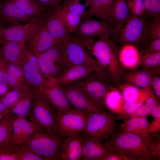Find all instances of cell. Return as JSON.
<instances>
[{"instance_id": "f1b7e54d", "label": "cell", "mask_w": 160, "mask_h": 160, "mask_svg": "<svg viewBox=\"0 0 160 160\" xmlns=\"http://www.w3.org/2000/svg\"><path fill=\"white\" fill-rule=\"evenodd\" d=\"M35 90L29 85L16 104L10 110L16 117L28 116L31 108Z\"/></svg>"}, {"instance_id": "4fadbf2b", "label": "cell", "mask_w": 160, "mask_h": 160, "mask_svg": "<svg viewBox=\"0 0 160 160\" xmlns=\"http://www.w3.org/2000/svg\"><path fill=\"white\" fill-rule=\"evenodd\" d=\"M147 17L145 15L142 17L131 16L125 25L119 31L118 35L119 42L123 44L135 45L144 41V34Z\"/></svg>"}, {"instance_id": "9f6ffc18", "label": "cell", "mask_w": 160, "mask_h": 160, "mask_svg": "<svg viewBox=\"0 0 160 160\" xmlns=\"http://www.w3.org/2000/svg\"><path fill=\"white\" fill-rule=\"evenodd\" d=\"M2 56V51H1V44H0V58Z\"/></svg>"}, {"instance_id": "30bf717a", "label": "cell", "mask_w": 160, "mask_h": 160, "mask_svg": "<svg viewBox=\"0 0 160 160\" xmlns=\"http://www.w3.org/2000/svg\"><path fill=\"white\" fill-rule=\"evenodd\" d=\"M47 17H34L25 24L4 28L1 33L0 43L3 41H9L22 42L26 44L44 25Z\"/></svg>"}, {"instance_id": "7a4b0ae2", "label": "cell", "mask_w": 160, "mask_h": 160, "mask_svg": "<svg viewBox=\"0 0 160 160\" xmlns=\"http://www.w3.org/2000/svg\"><path fill=\"white\" fill-rule=\"evenodd\" d=\"M85 48L108 73L114 86L117 87L122 81L126 70L118 58V51L109 36L92 39Z\"/></svg>"}, {"instance_id": "db71d44e", "label": "cell", "mask_w": 160, "mask_h": 160, "mask_svg": "<svg viewBox=\"0 0 160 160\" xmlns=\"http://www.w3.org/2000/svg\"><path fill=\"white\" fill-rule=\"evenodd\" d=\"M4 28L2 22L1 18L0 17V39L1 32L3 28Z\"/></svg>"}, {"instance_id": "91938a15", "label": "cell", "mask_w": 160, "mask_h": 160, "mask_svg": "<svg viewBox=\"0 0 160 160\" xmlns=\"http://www.w3.org/2000/svg\"></svg>"}, {"instance_id": "277c9868", "label": "cell", "mask_w": 160, "mask_h": 160, "mask_svg": "<svg viewBox=\"0 0 160 160\" xmlns=\"http://www.w3.org/2000/svg\"><path fill=\"white\" fill-rule=\"evenodd\" d=\"M74 83L84 90L101 111H106L105 96L108 90L115 86L104 69L94 71Z\"/></svg>"}, {"instance_id": "f546056e", "label": "cell", "mask_w": 160, "mask_h": 160, "mask_svg": "<svg viewBox=\"0 0 160 160\" xmlns=\"http://www.w3.org/2000/svg\"><path fill=\"white\" fill-rule=\"evenodd\" d=\"M140 53L138 68L144 69L153 74L160 75V52H149L143 50Z\"/></svg>"}, {"instance_id": "44dd1931", "label": "cell", "mask_w": 160, "mask_h": 160, "mask_svg": "<svg viewBox=\"0 0 160 160\" xmlns=\"http://www.w3.org/2000/svg\"><path fill=\"white\" fill-rule=\"evenodd\" d=\"M1 44L3 57L9 63L22 67L26 58L25 44L21 42L3 41Z\"/></svg>"}, {"instance_id": "4dcf8cb0", "label": "cell", "mask_w": 160, "mask_h": 160, "mask_svg": "<svg viewBox=\"0 0 160 160\" xmlns=\"http://www.w3.org/2000/svg\"><path fill=\"white\" fill-rule=\"evenodd\" d=\"M146 117H140L128 120L122 126L121 131L133 132L144 136L150 127Z\"/></svg>"}, {"instance_id": "f907efd6", "label": "cell", "mask_w": 160, "mask_h": 160, "mask_svg": "<svg viewBox=\"0 0 160 160\" xmlns=\"http://www.w3.org/2000/svg\"><path fill=\"white\" fill-rule=\"evenodd\" d=\"M152 116L156 120L160 119V106L158 105L152 110L151 112Z\"/></svg>"}, {"instance_id": "e575fe53", "label": "cell", "mask_w": 160, "mask_h": 160, "mask_svg": "<svg viewBox=\"0 0 160 160\" xmlns=\"http://www.w3.org/2000/svg\"><path fill=\"white\" fill-rule=\"evenodd\" d=\"M124 102L121 92L115 86L108 90L105 98V107L111 111L121 110Z\"/></svg>"}, {"instance_id": "ee69618b", "label": "cell", "mask_w": 160, "mask_h": 160, "mask_svg": "<svg viewBox=\"0 0 160 160\" xmlns=\"http://www.w3.org/2000/svg\"><path fill=\"white\" fill-rule=\"evenodd\" d=\"M44 10L49 14L58 8L62 0H34Z\"/></svg>"}, {"instance_id": "603a6c76", "label": "cell", "mask_w": 160, "mask_h": 160, "mask_svg": "<svg viewBox=\"0 0 160 160\" xmlns=\"http://www.w3.org/2000/svg\"><path fill=\"white\" fill-rule=\"evenodd\" d=\"M124 102L136 103L143 102L153 92L151 87L141 88L127 83H121L117 86Z\"/></svg>"}, {"instance_id": "83f0119b", "label": "cell", "mask_w": 160, "mask_h": 160, "mask_svg": "<svg viewBox=\"0 0 160 160\" xmlns=\"http://www.w3.org/2000/svg\"><path fill=\"white\" fill-rule=\"evenodd\" d=\"M111 6L110 0H91V3L83 16L97 17L102 21L111 23Z\"/></svg>"}, {"instance_id": "3957f363", "label": "cell", "mask_w": 160, "mask_h": 160, "mask_svg": "<svg viewBox=\"0 0 160 160\" xmlns=\"http://www.w3.org/2000/svg\"><path fill=\"white\" fill-rule=\"evenodd\" d=\"M63 138L55 132L38 128L22 145L44 160H59Z\"/></svg>"}, {"instance_id": "7bdbcfd3", "label": "cell", "mask_w": 160, "mask_h": 160, "mask_svg": "<svg viewBox=\"0 0 160 160\" xmlns=\"http://www.w3.org/2000/svg\"><path fill=\"white\" fill-rule=\"evenodd\" d=\"M17 153L18 160H44L23 145L18 146Z\"/></svg>"}, {"instance_id": "74e56055", "label": "cell", "mask_w": 160, "mask_h": 160, "mask_svg": "<svg viewBox=\"0 0 160 160\" xmlns=\"http://www.w3.org/2000/svg\"><path fill=\"white\" fill-rule=\"evenodd\" d=\"M91 0H66L62 6L69 11L83 16Z\"/></svg>"}, {"instance_id": "9c48e42d", "label": "cell", "mask_w": 160, "mask_h": 160, "mask_svg": "<svg viewBox=\"0 0 160 160\" xmlns=\"http://www.w3.org/2000/svg\"><path fill=\"white\" fill-rule=\"evenodd\" d=\"M119 30L113 24L99 21L93 17L83 16L73 36L83 41L117 35Z\"/></svg>"}, {"instance_id": "7dc6e473", "label": "cell", "mask_w": 160, "mask_h": 160, "mask_svg": "<svg viewBox=\"0 0 160 160\" xmlns=\"http://www.w3.org/2000/svg\"><path fill=\"white\" fill-rule=\"evenodd\" d=\"M143 50L149 52H160V38L152 40L146 44Z\"/></svg>"}, {"instance_id": "60d3db41", "label": "cell", "mask_w": 160, "mask_h": 160, "mask_svg": "<svg viewBox=\"0 0 160 160\" xmlns=\"http://www.w3.org/2000/svg\"><path fill=\"white\" fill-rule=\"evenodd\" d=\"M18 146L12 143L0 146V160H18Z\"/></svg>"}, {"instance_id": "1f68e13d", "label": "cell", "mask_w": 160, "mask_h": 160, "mask_svg": "<svg viewBox=\"0 0 160 160\" xmlns=\"http://www.w3.org/2000/svg\"><path fill=\"white\" fill-rule=\"evenodd\" d=\"M7 77V84L10 89L27 83L22 67L17 65L9 63Z\"/></svg>"}, {"instance_id": "7402d4cb", "label": "cell", "mask_w": 160, "mask_h": 160, "mask_svg": "<svg viewBox=\"0 0 160 160\" xmlns=\"http://www.w3.org/2000/svg\"><path fill=\"white\" fill-rule=\"evenodd\" d=\"M84 136L81 160H104L109 152L103 141Z\"/></svg>"}, {"instance_id": "ffe728a7", "label": "cell", "mask_w": 160, "mask_h": 160, "mask_svg": "<svg viewBox=\"0 0 160 160\" xmlns=\"http://www.w3.org/2000/svg\"><path fill=\"white\" fill-rule=\"evenodd\" d=\"M44 25L26 44V49L35 54L43 52L57 44Z\"/></svg>"}, {"instance_id": "680465c9", "label": "cell", "mask_w": 160, "mask_h": 160, "mask_svg": "<svg viewBox=\"0 0 160 160\" xmlns=\"http://www.w3.org/2000/svg\"><path fill=\"white\" fill-rule=\"evenodd\" d=\"M2 0H0V4L1 3Z\"/></svg>"}, {"instance_id": "f5cc1de1", "label": "cell", "mask_w": 160, "mask_h": 160, "mask_svg": "<svg viewBox=\"0 0 160 160\" xmlns=\"http://www.w3.org/2000/svg\"><path fill=\"white\" fill-rule=\"evenodd\" d=\"M0 113L6 116L10 113V110L6 107L1 102H0Z\"/></svg>"}, {"instance_id": "5b68a950", "label": "cell", "mask_w": 160, "mask_h": 160, "mask_svg": "<svg viewBox=\"0 0 160 160\" xmlns=\"http://www.w3.org/2000/svg\"><path fill=\"white\" fill-rule=\"evenodd\" d=\"M35 54L42 74L51 82L71 65L61 43H57L43 52Z\"/></svg>"}, {"instance_id": "52a82bcc", "label": "cell", "mask_w": 160, "mask_h": 160, "mask_svg": "<svg viewBox=\"0 0 160 160\" xmlns=\"http://www.w3.org/2000/svg\"><path fill=\"white\" fill-rule=\"evenodd\" d=\"M89 114L73 108L65 112L57 111L55 131L62 138L82 133Z\"/></svg>"}, {"instance_id": "7c38bea8", "label": "cell", "mask_w": 160, "mask_h": 160, "mask_svg": "<svg viewBox=\"0 0 160 160\" xmlns=\"http://www.w3.org/2000/svg\"><path fill=\"white\" fill-rule=\"evenodd\" d=\"M74 109L89 114L101 111L84 90L75 83L60 87Z\"/></svg>"}, {"instance_id": "bcb514c9", "label": "cell", "mask_w": 160, "mask_h": 160, "mask_svg": "<svg viewBox=\"0 0 160 160\" xmlns=\"http://www.w3.org/2000/svg\"><path fill=\"white\" fill-rule=\"evenodd\" d=\"M143 102L133 103L124 101L122 105L121 110L124 111L128 114L135 113Z\"/></svg>"}, {"instance_id": "e0dca14e", "label": "cell", "mask_w": 160, "mask_h": 160, "mask_svg": "<svg viewBox=\"0 0 160 160\" xmlns=\"http://www.w3.org/2000/svg\"><path fill=\"white\" fill-rule=\"evenodd\" d=\"M84 138L82 133L63 138L60 147V160H81Z\"/></svg>"}, {"instance_id": "d6a6232c", "label": "cell", "mask_w": 160, "mask_h": 160, "mask_svg": "<svg viewBox=\"0 0 160 160\" xmlns=\"http://www.w3.org/2000/svg\"><path fill=\"white\" fill-rule=\"evenodd\" d=\"M56 10L63 20L68 33H73L79 25L83 16L71 12L62 6H60Z\"/></svg>"}, {"instance_id": "f6af8a7d", "label": "cell", "mask_w": 160, "mask_h": 160, "mask_svg": "<svg viewBox=\"0 0 160 160\" xmlns=\"http://www.w3.org/2000/svg\"><path fill=\"white\" fill-rule=\"evenodd\" d=\"M9 63V62L3 56L0 58V82L7 84Z\"/></svg>"}, {"instance_id": "681fc988", "label": "cell", "mask_w": 160, "mask_h": 160, "mask_svg": "<svg viewBox=\"0 0 160 160\" xmlns=\"http://www.w3.org/2000/svg\"><path fill=\"white\" fill-rule=\"evenodd\" d=\"M127 160L124 156L109 153L106 156L104 160Z\"/></svg>"}, {"instance_id": "8992f818", "label": "cell", "mask_w": 160, "mask_h": 160, "mask_svg": "<svg viewBox=\"0 0 160 160\" xmlns=\"http://www.w3.org/2000/svg\"><path fill=\"white\" fill-rule=\"evenodd\" d=\"M116 120L112 112L100 111L91 113L82 133L85 136L100 140H106L115 133Z\"/></svg>"}, {"instance_id": "5bb4252c", "label": "cell", "mask_w": 160, "mask_h": 160, "mask_svg": "<svg viewBox=\"0 0 160 160\" xmlns=\"http://www.w3.org/2000/svg\"><path fill=\"white\" fill-rule=\"evenodd\" d=\"M61 43L71 65L98 63L88 53L81 41L70 34Z\"/></svg>"}, {"instance_id": "f35d334b", "label": "cell", "mask_w": 160, "mask_h": 160, "mask_svg": "<svg viewBox=\"0 0 160 160\" xmlns=\"http://www.w3.org/2000/svg\"><path fill=\"white\" fill-rule=\"evenodd\" d=\"M28 15L36 17L39 16L47 17L50 14L39 6H33L20 2L17 0H11Z\"/></svg>"}, {"instance_id": "836d02e7", "label": "cell", "mask_w": 160, "mask_h": 160, "mask_svg": "<svg viewBox=\"0 0 160 160\" xmlns=\"http://www.w3.org/2000/svg\"><path fill=\"white\" fill-rule=\"evenodd\" d=\"M16 118L10 112L0 121V146L12 143L13 125Z\"/></svg>"}, {"instance_id": "b9f144b4", "label": "cell", "mask_w": 160, "mask_h": 160, "mask_svg": "<svg viewBox=\"0 0 160 160\" xmlns=\"http://www.w3.org/2000/svg\"><path fill=\"white\" fill-rule=\"evenodd\" d=\"M145 15L151 18L160 17V0H144Z\"/></svg>"}, {"instance_id": "816d5d0a", "label": "cell", "mask_w": 160, "mask_h": 160, "mask_svg": "<svg viewBox=\"0 0 160 160\" xmlns=\"http://www.w3.org/2000/svg\"><path fill=\"white\" fill-rule=\"evenodd\" d=\"M9 89L7 84L0 82V97H1L4 95Z\"/></svg>"}, {"instance_id": "ba28073f", "label": "cell", "mask_w": 160, "mask_h": 160, "mask_svg": "<svg viewBox=\"0 0 160 160\" xmlns=\"http://www.w3.org/2000/svg\"><path fill=\"white\" fill-rule=\"evenodd\" d=\"M57 112L40 92L35 91L28 116L37 128L55 132L54 122Z\"/></svg>"}, {"instance_id": "d4e9b609", "label": "cell", "mask_w": 160, "mask_h": 160, "mask_svg": "<svg viewBox=\"0 0 160 160\" xmlns=\"http://www.w3.org/2000/svg\"><path fill=\"white\" fill-rule=\"evenodd\" d=\"M140 56V52L137 47L131 44H123L118 52L119 61L125 70L138 68Z\"/></svg>"}, {"instance_id": "8fae6325", "label": "cell", "mask_w": 160, "mask_h": 160, "mask_svg": "<svg viewBox=\"0 0 160 160\" xmlns=\"http://www.w3.org/2000/svg\"><path fill=\"white\" fill-rule=\"evenodd\" d=\"M26 55V58L22 67L26 83L38 91L51 85V81L41 71L36 55L27 49Z\"/></svg>"}, {"instance_id": "d6986e66", "label": "cell", "mask_w": 160, "mask_h": 160, "mask_svg": "<svg viewBox=\"0 0 160 160\" xmlns=\"http://www.w3.org/2000/svg\"><path fill=\"white\" fill-rule=\"evenodd\" d=\"M37 129L36 125L26 117H17L13 125L12 142L20 146L23 145Z\"/></svg>"}, {"instance_id": "2e32d148", "label": "cell", "mask_w": 160, "mask_h": 160, "mask_svg": "<svg viewBox=\"0 0 160 160\" xmlns=\"http://www.w3.org/2000/svg\"><path fill=\"white\" fill-rule=\"evenodd\" d=\"M0 17L4 27L27 23L34 17L28 15L11 0H2Z\"/></svg>"}, {"instance_id": "11a10c76", "label": "cell", "mask_w": 160, "mask_h": 160, "mask_svg": "<svg viewBox=\"0 0 160 160\" xmlns=\"http://www.w3.org/2000/svg\"><path fill=\"white\" fill-rule=\"evenodd\" d=\"M5 116L4 114L0 113V121H1Z\"/></svg>"}, {"instance_id": "cb8c5ba5", "label": "cell", "mask_w": 160, "mask_h": 160, "mask_svg": "<svg viewBox=\"0 0 160 160\" xmlns=\"http://www.w3.org/2000/svg\"><path fill=\"white\" fill-rule=\"evenodd\" d=\"M127 70L125 71L123 77L122 81L124 80V83L141 88L151 87L153 76L155 75L140 68Z\"/></svg>"}, {"instance_id": "c3c4849f", "label": "cell", "mask_w": 160, "mask_h": 160, "mask_svg": "<svg viewBox=\"0 0 160 160\" xmlns=\"http://www.w3.org/2000/svg\"><path fill=\"white\" fill-rule=\"evenodd\" d=\"M160 75H155L153 76L151 88L158 99L160 97Z\"/></svg>"}, {"instance_id": "ab89813d", "label": "cell", "mask_w": 160, "mask_h": 160, "mask_svg": "<svg viewBox=\"0 0 160 160\" xmlns=\"http://www.w3.org/2000/svg\"><path fill=\"white\" fill-rule=\"evenodd\" d=\"M157 98L154 94L152 93L143 102L142 105L135 112L137 115L140 117H145L150 113L152 109L159 105Z\"/></svg>"}, {"instance_id": "8d00e7d4", "label": "cell", "mask_w": 160, "mask_h": 160, "mask_svg": "<svg viewBox=\"0 0 160 160\" xmlns=\"http://www.w3.org/2000/svg\"><path fill=\"white\" fill-rule=\"evenodd\" d=\"M146 21L144 34V41L147 44L149 41L160 38V16Z\"/></svg>"}, {"instance_id": "9a60e30c", "label": "cell", "mask_w": 160, "mask_h": 160, "mask_svg": "<svg viewBox=\"0 0 160 160\" xmlns=\"http://www.w3.org/2000/svg\"><path fill=\"white\" fill-rule=\"evenodd\" d=\"M102 68L98 63L71 65L53 80L52 85L61 87L74 83L91 72Z\"/></svg>"}, {"instance_id": "484cf974", "label": "cell", "mask_w": 160, "mask_h": 160, "mask_svg": "<svg viewBox=\"0 0 160 160\" xmlns=\"http://www.w3.org/2000/svg\"><path fill=\"white\" fill-rule=\"evenodd\" d=\"M45 25L58 43L62 42L69 33L56 9L47 17Z\"/></svg>"}, {"instance_id": "d590c367", "label": "cell", "mask_w": 160, "mask_h": 160, "mask_svg": "<svg viewBox=\"0 0 160 160\" xmlns=\"http://www.w3.org/2000/svg\"><path fill=\"white\" fill-rule=\"evenodd\" d=\"M29 85L25 83L20 86L10 89L4 95L1 97V102L10 110L20 99Z\"/></svg>"}, {"instance_id": "6f0895ef", "label": "cell", "mask_w": 160, "mask_h": 160, "mask_svg": "<svg viewBox=\"0 0 160 160\" xmlns=\"http://www.w3.org/2000/svg\"><path fill=\"white\" fill-rule=\"evenodd\" d=\"M116 0H110V3L111 5Z\"/></svg>"}, {"instance_id": "4316f807", "label": "cell", "mask_w": 160, "mask_h": 160, "mask_svg": "<svg viewBox=\"0 0 160 160\" xmlns=\"http://www.w3.org/2000/svg\"><path fill=\"white\" fill-rule=\"evenodd\" d=\"M127 0H116L111 6V23L119 30L130 17Z\"/></svg>"}, {"instance_id": "6da1fadb", "label": "cell", "mask_w": 160, "mask_h": 160, "mask_svg": "<svg viewBox=\"0 0 160 160\" xmlns=\"http://www.w3.org/2000/svg\"><path fill=\"white\" fill-rule=\"evenodd\" d=\"M102 141L109 153L122 156L127 160L152 159L145 136L121 131Z\"/></svg>"}, {"instance_id": "ac0fdd59", "label": "cell", "mask_w": 160, "mask_h": 160, "mask_svg": "<svg viewBox=\"0 0 160 160\" xmlns=\"http://www.w3.org/2000/svg\"><path fill=\"white\" fill-rule=\"evenodd\" d=\"M39 92L57 111L65 112L73 108L70 105L64 92L60 86L51 85Z\"/></svg>"}]
</instances>
